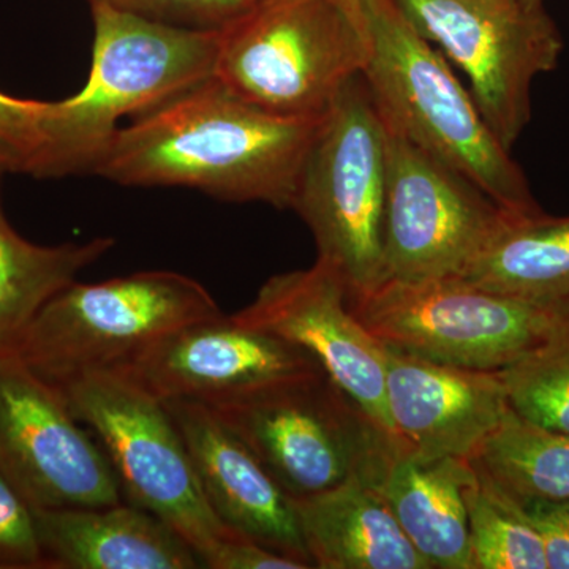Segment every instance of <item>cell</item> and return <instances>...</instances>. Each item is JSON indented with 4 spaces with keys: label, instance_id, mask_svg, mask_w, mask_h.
Segmentation results:
<instances>
[{
    "label": "cell",
    "instance_id": "obj_16",
    "mask_svg": "<svg viewBox=\"0 0 569 569\" xmlns=\"http://www.w3.org/2000/svg\"><path fill=\"white\" fill-rule=\"evenodd\" d=\"M181 430L209 507L228 529L266 548L305 561L295 500L222 419L193 400H167Z\"/></svg>",
    "mask_w": 569,
    "mask_h": 569
},
{
    "label": "cell",
    "instance_id": "obj_15",
    "mask_svg": "<svg viewBox=\"0 0 569 569\" xmlns=\"http://www.w3.org/2000/svg\"><path fill=\"white\" fill-rule=\"evenodd\" d=\"M385 395L396 437L430 458L471 460L511 410L498 372L387 348Z\"/></svg>",
    "mask_w": 569,
    "mask_h": 569
},
{
    "label": "cell",
    "instance_id": "obj_6",
    "mask_svg": "<svg viewBox=\"0 0 569 569\" xmlns=\"http://www.w3.org/2000/svg\"><path fill=\"white\" fill-rule=\"evenodd\" d=\"M220 313L203 284L179 272L74 280L41 307L14 355L48 383L61 385L116 370L182 326Z\"/></svg>",
    "mask_w": 569,
    "mask_h": 569
},
{
    "label": "cell",
    "instance_id": "obj_26",
    "mask_svg": "<svg viewBox=\"0 0 569 569\" xmlns=\"http://www.w3.org/2000/svg\"><path fill=\"white\" fill-rule=\"evenodd\" d=\"M114 9L130 11L171 24L190 28H222L249 7V0H100Z\"/></svg>",
    "mask_w": 569,
    "mask_h": 569
},
{
    "label": "cell",
    "instance_id": "obj_18",
    "mask_svg": "<svg viewBox=\"0 0 569 569\" xmlns=\"http://www.w3.org/2000/svg\"><path fill=\"white\" fill-rule=\"evenodd\" d=\"M295 508L313 568L432 569L372 482L350 479Z\"/></svg>",
    "mask_w": 569,
    "mask_h": 569
},
{
    "label": "cell",
    "instance_id": "obj_17",
    "mask_svg": "<svg viewBox=\"0 0 569 569\" xmlns=\"http://www.w3.org/2000/svg\"><path fill=\"white\" fill-rule=\"evenodd\" d=\"M48 569H194L192 546L162 519L127 503L37 509Z\"/></svg>",
    "mask_w": 569,
    "mask_h": 569
},
{
    "label": "cell",
    "instance_id": "obj_13",
    "mask_svg": "<svg viewBox=\"0 0 569 569\" xmlns=\"http://www.w3.org/2000/svg\"><path fill=\"white\" fill-rule=\"evenodd\" d=\"M233 317L302 348L381 429L399 440L385 395L387 347L351 312L347 282L335 266L317 258L310 268L272 276Z\"/></svg>",
    "mask_w": 569,
    "mask_h": 569
},
{
    "label": "cell",
    "instance_id": "obj_7",
    "mask_svg": "<svg viewBox=\"0 0 569 569\" xmlns=\"http://www.w3.org/2000/svg\"><path fill=\"white\" fill-rule=\"evenodd\" d=\"M387 190L388 129L361 74L326 114L291 208L350 295L385 280Z\"/></svg>",
    "mask_w": 569,
    "mask_h": 569
},
{
    "label": "cell",
    "instance_id": "obj_3",
    "mask_svg": "<svg viewBox=\"0 0 569 569\" xmlns=\"http://www.w3.org/2000/svg\"><path fill=\"white\" fill-rule=\"evenodd\" d=\"M370 52L362 80L389 132L400 134L473 182L511 216L542 213L529 179L482 118L447 59L397 9L359 0Z\"/></svg>",
    "mask_w": 569,
    "mask_h": 569
},
{
    "label": "cell",
    "instance_id": "obj_20",
    "mask_svg": "<svg viewBox=\"0 0 569 569\" xmlns=\"http://www.w3.org/2000/svg\"><path fill=\"white\" fill-rule=\"evenodd\" d=\"M460 279L560 312L569 302V216H508Z\"/></svg>",
    "mask_w": 569,
    "mask_h": 569
},
{
    "label": "cell",
    "instance_id": "obj_1",
    "mask_svg": "<svg viewBox=\"0 0 569 569\" xmlns=\"http://www.w3.org/2000/svg\"><path fill=\"white\" fill-rule=\"evenodd\" d=\"M325 118L272 114L212 77L121 127L91 174L291 209Z\"/></svg>",
    "mask_w": 569,
    "mask_h": 569
},
{
    "label": "cell",
    "instance_id": "obj_2",
    "mask_svg": "<svg viewBox=\"0 0 569 569\" xmlns=\"http://www.w3.org/2000/svg\"><path fill=\"white\" fill-rule=\"evenodd\" d=\"M92 63L81 91L47 102L24 173L91 174L126 116L144 114L213 77L219 28H190L89 0Z\"/></svg>",
    "mask_w": 569,
    "mask_h": 569
},
{
    "label": "cell",
    "instance_id": "obj_5",
    "mask_svg": "<svg viewBox=\"0 0 569 569\" xmlns=\"http://www.w3.org/2000/svg\"><path fill=\"white\" fill-rule=\"evenodd\" d=\"M208 407L295 500L350 479L378 486L397 452L408 448L323 370Z\"/></svg>",
    "mask_w": 569,
    "mask_h": 569
},
{
    "label": "cell",
    "instance_id": "obj_27",
    "mask_svg": "<svg viewBox=\"0 0 569 569\" xmlns=\"http://www.w3.org/2000/svg\"><path fill=\"white\" fill-rule=\"evenodd\" d=\"M201 568L208 569H309L305 561L276 552L260 542L233 533L200 556Z\"/></svg>",
    "mask_w": 569,
    "mask_h": 569
},
{
    "label": "cell",
    "instance_id": "obj_23",
    "mask_svg": "<svg viewBox=\"0 0 569 569\" xmlns=\"http://www.w3.org/2000/svg\"><path fill=\"white\" fill-rule=\"evenodd\" d=\"M466 501L473 569H549L542 539L516 501L479 473Z\"/></svg>",
    "mask_w": 569,
    "mask_h": 569
},
{
    "label": "cell",
    "instance_id": "obj_30",
    "mask_svg": "<svg viewBox=\"0 0 569 569\" xmlns=\"http://www.w3.org/2000/svg\"><path fill=\"white\" fill-rule=\"evenodd\" d=\"M13 171L22 173V156L9 142L0 140V174L13 173Z\"/></svg>",
    "mask_w": 569,
    "mask_h": 569
},
{
    "label": "cell",
    "instance_id": "obj_25",
    "mask_svg": "<svg viewBox=\"0 0 569 569\" xmlns=\"http://www.w3.org/2000/svg\"><path fill=\"white\" fill-rule=\"evenodd\" d=\"M0 569H48L36 508L0 471Z\"/></svg>",
    "mask_w": 569,
    "mask_h": 569
},
{
    "label": "cell",
    "instance_id": "obj_29",
    "mask_svg": "<svg viewBox=\"0 0 569 569\" xmlns=\"http://www.w3.org/2000/svg\"><path fill=\"white\" fill-rule=\"evenodd\" d=\"M545 545L549 569H569V500L537 501L523 507Z\"/></svg>",
    "mask_w": 569,
    "mask_h": 569
},
{
    "label": "cell",
    "instance_id": "obj_22",
    "mask_svg": "<svg viewBox=\"0 0 569 569\" xmlns=\"http://www.w3.org/2000/svg\"><path fill=\"white\" fill-rule=\"evenodd\" d=\"M470 463L520 508L569 500V436L542 429L512 408Z\"/></svg>",
    "mask_w": 569,
    "mask_h": 569
},
{
    "label": "cell",
    "instance_id": "obj_11",
    "mask_svg": "<svg viewBox=\"0 0 569 569\" xmlns=\"http://www.w3.org/2000/svg\"><path fill=\"white\" fill-rule=\"evenodd\" d=\"M508 216L458 171L388 130L385 280L466 276Z\"/></svg>",
    "mask_w": 569,
    "mask_h": 569
},
{
    "label": "cell",
    "instance_id": "obj_10",
    "mask_svg": "<svg viewBox=\"0 0 569 569\" xmlns=\"http://www.w3.org/2000/svg\"><path fill=\"white\" fill-rule=\"evenodd\" d=\"M430 43L458 63L482 118L511 151L531 121V88L559 66L563 37L527 0H395Z\"/></svg>",
    "mask_w": 569,
    "mask_h": 569
},
{
    "label": "cell",
    "instance_id": "obj_21",
    "mask_svg": "<svg viewBox=\"0 0 569 569\" xmlns=\"http://www.w3.org/2000/svg\"><path fill=\"white\" fill-rule=\"evenodd\" d=\"M114 244L112 238L33 244L11 227L0 200V356L14 355L22 332L41 307Z\"/></svg>",
    "mask_w": 569,
    "mask_h": 569
},
{
    "label": "cell",
    "instance_id": "obj_9",
    "mask_svg": "<svg viewBox=\"0 0 569 569\" xmlns=\"http://www.w3.org/2000/svg\"><path fill=\"white\" fill-rule=\"evenodd\" d=\"M99 440L123 500L162 519L201 553L236 531L209 507L200 479L162 400L114 370L54 385Z\"/></svg>",
    "mask_w": 569,
    "mask_h": 569
},
{
    "label": "cell",
    "instance_id": "obj_4",
    "mask_svg": "<svg viewBox=\"0 0 569 569\" xmlns=\"http://www.w3.org/2000/svg\"><path fill=\"white\" fill-rule=\"evenodd\" d=\"M369 52L359 0H253L219 28L213 78L272 114L320 119Z\"/></svg>",
    "mask_w": 569,
    "mask_h": 569
},
{
    "label": "cell",
    "instance_id": "obj_33",
    "mask_svg": "<svg viewBox=\"0 0 569 569\" xmlns=\"http://www.w3.org/2000/svg\"><path fill=\"white\" fill-rule=\"evenodd\" d=\"M249 2H253V0H249Z\"/></svg>",
    "mask_w": 569,
    "mask_h": 569
},
{
    "label": "cell",
    "instance_id": "obj_32",
    "mask_svg": "<svg viewBox=\"0 0 569 569\" xmlns=\"http://www.w3.org/2000/svg\"><path fill=\"white\" fill-rule=\"evenodd\" d=\"M531 6H545V0H527Z\"/></svg>",
    "mask_w": 569,
    "mask_h": 569
},
{
    "label": "cell",
    "instance_id": "obj_19",
    "mask_svg": "<svg viewBox=\"0 0 569 569\" xmlns=\"http://www.w3.org/2000/svg\"><path fill=\"white\" fill-rule=\"evenodd\" d=\"M477 478L470 460L397 452L376 488L432 569H473L466 490Z\"/></svg>",
    "mask_w": 569,
    "mask_h": 569
},
{
    "label": "cell",
    "instance_id": "obj_14",
    "mask_svg": "<svg viewBox=\"0 0 569 569\" xmlns=\"http://www.w3.org/2000/svg\"><path fill=\"white\" fill-rule=\"evenodd\" d=\"M321 370L302 348L222 312L182 326L114 372L162 402L208 406Z\"/></svg>",
    "mask_w": 569,
    "mask_h": 569
},
{
    "label": "cell",
    "instance_id": "obj_31",
    "mask_svg": "<svg viewBox=\"0 0 569 569\" xmlns=\"http://www.w3.org/2000/svg\"><path fill=\"white\" fill-rule=\"evenodd\" d=\"M560 313H561V316L567 318V320H569V302H568V305H565L563 307H561Z\"/></svg>",
    "mask_w": 569,
    "mask_h": 569
},
{
    "label": "cell",
    "instance_id": "obj_8",
    "mask_svg": "<svg viewBox=\"0 0 569 569\" xmlns=\"http://www.w3.org/2000/svg\"><path fill=\"white\" fill-rule=\"evenodd\" d=\"M351 312L378 342L440 365L500 372L548 339L559 310L485 290L460 277L388 279L348 293Z\"/></svg>",
    "mask_w": 569,
    "mask_h": 569
},
{
    "label": "cell",
    "instance_id": "obj_28",
    "mask_svg": "<svg viewBox=\"0 0 569 569\" xmlns=\"http://www.w3.org/2000/svg\"><path fill=\"white\" fill-rule=\"evenodd\" d=\"M47 102L22 100L0 92V140L22 156V173L40 142V123Z\"/></svg>",
    "mask_w": 569,
    "mask_h": 569
},
{
    "label": "cell",
    "instance_id": "obj_24",
    "mask_svg": "<svg viewBox=\"0 0 569 569\" xmlns=\"http://www.w3.org/2000/svg\"><path fill=\"white\" fill-rule=\"evenodd\" d=\"M509 407L542 429L569 436V320L498 372Z\"/></svg>",
    "mask_w": 569,
    "mask_h": 569
},
{
    "label": "cell",
    "instance_id": "obj_12",
    "mask_svg": "<svg viewBox=\"0 0 569 569\" xmlns=\"http://www.w3.org/2000/svg\"><path fill=\"white\" fill-rule=\"evenodd\" d=\"M0 471L37 509L123 501L99 440L17 355L0 356Z\"/></svg>",
    "mask_w": 569,
    "mask_h": 569
}]
</instances>
